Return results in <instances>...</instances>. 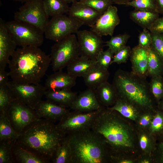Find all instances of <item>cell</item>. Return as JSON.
<instances>
[{
    "mask_svg": "<svg viewBox=\"0 0 163 163\" xmlns=\"http://www.w3.org/2000/svg\"><path fill=\"white\" fill-rule=\"evenodd\" d=\"M148 50V68L151 77L163 75V62L151 46Z\"/></svg>",
    "mask_w": 163,
    "mask_h": 163,
    "instance_id": "cell-28",
    "label": "cell"
},
{
    "mask_svg": "<svg viewBox=\"0 0 163 163\" xmlns=\"http://www.w3.org/2000/svg\"><path fill=\"white\" fill-rule=\"evenodd\" d=\"M151 46L163 62V34L151 32Z\"/></svg>",
    "mask_w": 163,
    "mask_h": 163,
    "instance_id": "cell-40",
    "label": "cell"
},
{
    "mask_svg": "<svg viewBox=\"0 0 163 163\" xmlns=\"http://www.w3.org/2000/svg\"><path fill=\"white\" fill-rule=\"evenodd\" d=\"M14 99L7 85L0 87V113L5 112Z\"/></svg>",
    "mask_w": 163,
    "mask_h": 163,
    "instance_id": "cell-36",
    "label": "cell"
},
{
    "mask_svg": "<svg viewBox=\"0 0 163 163\" xmlns=\"http://www.w3.org/2000/svg\"><path fill=\"white\" fill-rule=\"evenodd\" d=\"M103 107L97 97L95 89L88 88L77 95L70 108L72 110L88 112L98 110Z\"/></svg>",
    "mask_w": 163,
    "mask_h": 163,
    "instance_id": "cell-16",
    "label": "cell"
},
{
    "mask_svg": "<svg viewBox=\"0 0 163 163\" xmlns=\"http://www.w3.org/2000/svg\"><path fill=\"white\" fill-rule=\"evenodd\" d=\"M149 143V139L147 135L143 134L141 135L139 140V145L141 148L145 150L147 148Z\"/></svg>",
    "mask_w": 163,
    "mask_h": 163,
    "instance_id": "cell-45",
    "label": "cell"
},
{
    "mask_svg": "<svg viewBox=\"0 0 163 163\" xmlns=\"http://www.w3.org/2000/svg\"><path fill=\"white\" fill-rule=\"evenodd\" d=\"M118 113L103 107L97 114L91 129L101 135L111 149L117 154L133 146L131 133Z\"/></svg>",
    "mask_w": 163,
    "mask_h": 163,
    "instance_id": "cell-3",
    "label": "cell"
},
{
    "mask_svg": "<svg viewBox=\"0 0 163 163\" xmlns=\"http://www.w3.org/2000/svg\"><path fill=\"white\" fill-rule=\"evenodd\" d=\"M84 24L78 20L63 14L52 17L44 31L46 38L57 42L76 34Z\"/></svg>",
    "mask_w": 163,
    "mask_h": 163,
    "instance_id": "cell-8",
    "label": "cell"
},
{
    "mask_svg": "<svg viewBox=\"0 0 163 163\" xmlns=\"http://www.w3.org/2000/svg\"><path fill=\"white\" fill-rule=\"evenodd\" d=\"M158 109L163 111V97L158 103Z\"/></svg>",
    "mask_w": 163,
    "mask_h": 163,
    "instance_id": "cell-50",
    "label": "cell"
},
{
    "mask_svg": "<svg viewBox=\"0 0 163 163\" xmlns=\"http://www.w3.org/2000/svg\"><path fill=\"white\" fill-rule=\"evenodd\" d=\"M76 78L67 72L59 70L48 77L44 86L46 90L71 89L76 84Z\"/></svg>",
    "mask_w": 163,
    "mask_h": 163,
    "instance_id": "cell-20",
    "label": "cell"
},
{
    "mask_svg": "<svg viewBox=\"0 0 163 163\" xmlns=\"http://www.w3.org/2000/svg\"><path fill=\"white\" fill-rule=\"evenodd\" d=\"M43 3L49 17L63 14L68 12L69 7L63 0H43Z\"/></svg>",
    "mask_w": 163,
    "mask_h": 163,
    "instance_id": "cell-29",
    "label": "cell"
},
{
    "mask_svg": "<svg viewBox=\"0 0 163 163\" xmlns=\"http://www.w3.org/2000/svg\"><path fill=\"white\" fill-rule=\"evenodd\" d=\"M158 149L163 151V141L160 142L158 145Z\"/></svg>",
    "mask_w": 163,
    "mask_h": 163,
    "instance_id": "cell-51",
    "label": "cell"
},
{
    "mask_svg": "<svg viewBox=\"0 0 163 163\" xmlns=\"http://www.w3.org/2000/svg\"><path fill=\"white\" fill-rule=\"evenodd\" d=\"M14 20L34 25L44 32L49 21L43 0H30L24 3L14 13Z\"/></svg>",
    "mask_w": 163,
    "mask_h": 163,
    "instance_id": "cell-11",
    "label": "cell"
},
{
    "mask_svg": "<svg viewBox=\"0 0 163 163\" xmlns=\"http://www.w3.org/2000/svg\"><path fill=\"white\" fill-rule=\"evenodd\" d=\"M131 49L129 46H125L113 55L112 64H120L126 62L130 57Z\"/></svg>",
    "mask_w": 163,
    "mask_h": 163,
    "instance_id": "cell-41",
    "label": "cell"
},
{
    "mask_svg": "<svg viewBox=\"0 0 163 163\" xmlns=\"http://www.w3.org/2000/svg\"><path fill=\"white\" fill-rule=\"evenodd\" d=\"M76 34L80 56L96 60L98 54L103 50L102 37L91 30H78Z\"/></svg>",
    "mask_w": 163,
    "mask_h": 163,
    "instance_id": "cell-13",
    "label": "cell"
},
{
    "mask_svg": "<svg viewBox=\"0 0 163 163\" xmlns=\"http://www.w3.org/2000/svg\"><path fill=\"white\" fill-rule=\"evenodd\" d=\"M148 30L151 32L163 34V16L158 18Z\"/></svg>",
    "mask_w": 163,
    "mask_h": 163,
    "instance_id": "cell-43",
    "label": "cell"
},
{
    "mask_svg": "<svg viewBox=\"0 0 163 163\" xmlns=\"http://www.w3.org/2000/svg\"><path fill=\"white\" fill-rule=\"evenodd\" d=\"M71 89L46 90L45 95L47 100L67 108L70 107L77 96Z\"/></svg>",
    "mask_w": 163,
    "mask_h": 163,
    "instance_id": "cell-22",
    "label": "cell"
},
{
    "mask_svg": "<svg viewBox=\"0 0 163 163\" xmlns=\"http://www.w3.org/2000/svg\"><path fill=\"white\" fill-rule=\"evenodd\" d=\"M109 75L108 69L97 64L83 78L85 85L88 88L95 89L102 83L107 81Z\"/></svg>",
    "mask_w": 163,
    "mask_h": 163,
    "instance_id": "cell-24",
    "label": "cell"
},
{
    "mask_svg": "<svg viewBox=\"0 0 163 163\" xmlns=\"http://www.w3.org/2000/svg\"><path fill=\"white\" fill-rule=\"evenodd\" d=\"M5 24L17 46L39 47L43 43L44 32L34 25L14 19Z\"/></svg>",
    "mask_w": 163,
    "mask_h": 163,
    "instance_id": "cell-7",
    "label": "cell"
},
{
    "mask_svg": "<svg viewBox=\"0 0 163 163\" xmlns=\"http://www.w3.org/2000/svg\"><path fill=\"white\" fill-rule=\"evenodd\" d=\"M9 72H6L5 69H0V87L7 85L9 82Z\"/></svg>",
    "mask_w": 163,
    "mask_h": 163,
    "instance_id": "cell-44",
    "label": "cell"
},
{
    "mask_svg": "<svg viewBox=\"0 0 163 163\" xmlns=\"http://www.w3.org/2000/svg\"><path fill=\"white\" fill-rule=\"evenodd\" d=\"M159 17L156 11L135 9L130 14V18L134 22L143 28L148 29Z\"/></svg>",
    "mask_w": 163,
    "mask_h": 163,
    "instance_id": "cell-26",
    "label": "cell"
},
{
    "mask_svg": "<svg viewBox=\"0 0 163 163\" xmlns=\"http://www.w3.org/2000/svg\"><path fill=\"white\" fill-rule=\"evenodd\" d=\"M151 78L149 82L150 92L158 104L163 97V77L162 75H158Z\"/></svg>",
    "mask_w": 163,
    "mask_h": 163,
    "instance_id": "cell-32",
    "label": "cell"
},
{
    "mask_svg": "<svg viewBox=\"0 0 163 163\" xmlns=\"http://www.w3.org/2000/svg\"><path fill=\"white\" fill-rule=\"evenodd\" d=\"M16 140L0 141V163H12L14 162L12 155V149L13 145Z\"/></svg>",
    "mask_w": 163,
    "mask_h": 163,
    "instance_id": "cell-34",
    "label": "cell"
},
{
    "mask_svg": "<svg viewBox=\"0 0 163 163\" xmlns=\"http://www.w3.org/2000/svg\"><path fill=\"white\" fill-rule=\"evenodd\" d=\"M113 55L108 48L105 51H101L96 57L97 64L104 69H108L109 66L112 64Z\"/></svg>",
    "mask_w": 163,
    "mask_h": 163,
    "instance_id": "cell-39",
    "label": "cell"
},
{
    "mask_svg": "<svg viewBox=\"0 0 163 163\" xmlns=\"http://www.w3.org/2000/svg\"><path fill=\"white\" fill-rule=\"evenodd\" d=\"M142 163H149V161L146 160H144L142 161Z\"/></svg>",
    "mask_w": 163,
    "mask_h": 163,
    "instance_id": "cell-55",
    "label": "cell"
},
{
    "mask_svg": "<svg viewBox=\"0 0 163 163\" xmlns=\"http://www.w3.org/2000/svg\"><path fill=\"white\" fill-rule=\"evenodd\" d=\"M15 141L12 149L14 162L20 163H48L27 149L19 145Z\"/></svg>",
    "mask_w": 163,
    "mask_h": 163,
    "instance_id": "cell-27",
    "label": "cell"
},
{
    "mask_svg": "<svg viewBox=\"0 0 163 163\" xmlns=\"http://www.w3.org/2000/svg\"><path fill=\"white\" fill-rule=\"evenodd\" d=\"M68 15L90 27L93 25L101 14L92 8L78 1L72 3Z\"/></svg>",
    "mask_w": 163,
    "mask_h": 163,
    "instance_id": "cell-17",
    "label": "cell"
},
{
    "mask_svg": "<svg viewBox=\"0 0 163 163\" xmlns=\"http://www.w3.org/2000/svg\"><path fill=\"white\" fill-rule=\"evenodd\" d=\"M15 1H17L20 2L25 3L30 0H14Z\"/></svg>",
    "mask_w": 163,
    "mask_h": 163,
    "instance_id": "cell-54",
    "label": "cell"
},
{
    "mask_svg": "<svg viewBox=\"0 0 163 163\" xmlns=\"http://www.w3.org/2000/svg\"><path fill=\"white\" fill-rule=\"evenodd\" d=\"M51 65L54 72L62 70L80 56L76 35L72 34L56 42L51 47Z\"/></svg>",
    "mask_w": 163,
    "mask_h": 163,
    "instance_id": "cell-6",
    "label": "cell"
},
{
    "mask_svg": "<svg viewBox=\"0 0 163 163\" xmlns=\"http://www.w3.org/2000/svg\"><path fill=\"white\" fill-rule=\"evenodd\" d=\"M133 0H112L113 3L120 5H124L125 4Z\"/></svg>",
    "mask_w": 163,
    "mask_h": 163,
    "instance_id": "cell-49",
    "label": "cell"
},
{
    "mask_svg": "<svg viewBox=\"0 0 163 163\" xmlns=\"http://www.w3.org/2000/svg\"><path fill=\"white\" fill-rule=\"evenodd\" d=\"M150 130L152 133H163V111L159 109L156 112L150 123Z\"/></svg>",
    "mask_w": 163,
    "mask_h": 163,
    "instance_id": "cell-38",
    "label": "cell"
},
{
    "mask_svg": "<svg viewBox=\"0 0 163 163\" xmlns=\"http://www.w3.org/2000/svg\"><path fill=\"white\" fill-rule=\"evenodd\" d=\"M51 64L50 55L39 47L27 46L16 49L9 63L12 81L19 83L37 84Z\"/></svg>",
    "mask_w": 163,
    "mask_h": 163,
    "instance_id": "cell-2",
    "label": "cell"
},
{
    "mask_svg": "<svg viewBox=\"0 0 163 163\" xmlns=\"http://www.w3.org/2000/svg\"><path fill=\"white\" fill-rule=\"evenodd\" d=\"M152 43V37L151 32L148 29L143 28L138 37V44L140 46L148 49Z\"/></svg>",
    "mask_w": 163,
    "mask_h": 163,
    "instance_id": "cell-42",
    "label": "cell"
},
{
    "mask_svg": "<svg viewBox=\"0 0 163 163\" xmlns=\"http://www.w3.org/2000/svg\"><path fill=\"white\" fill-rule=\"evenodd\" d=\"M72 163H104L108 158L104 138L91 129L67 135Z\"/></svg>",
    "mask_w": 163,
    "mask_h": 163,
    "instance_id": "cell-4",
    "label": "cell"
},
{
    "mask_svg": "<svg viewBox=\"0 0 163 163\" xmlns=\"http://www.w3.org/2000/svg\"><path fill=\"white\" fill-rule=\"evenodd\" d=\"M7 86L14 99L24 103L35 109L42 100L46 91L44 86L40 83L25 84L9 81Z\"/></svg>",
    "mask_w": 163,
    "mask_h": 163,
    "instance_id": "cell-12",
    "label": "cell"
},
{
    "mask_svg": "<svg viewBox=\"0 0 163 163\" xmlns=\"http://www.w3.org/2000/svg\"><path fill=\"white\" fill-rule=\"evenodd\" d=\"M97 97L102 106L106 108L112 106L118 97L114 86L108 81L105 82L95 89Z\"/></svg>",
    "mask_w": 163,
    "mask_h": 163,
    "instance_id": "cell-21",
    "label": "cell"
},
{
    "mask_svg": "<svg viewBox=\"0 0 163 163\" xmlns=\"http://www.w3.org/2000/svg\"><path fill=\"white\" fill-rule=\"evenodd\" d=\"M124 5L132 7L136 10L157 11L154 0H133Z\"/></svg>",
    "mask_w": 163,
    "mask_h": 163,
    "instance_id": "cell-37",
    "label": "cell"
},
{
    "mask_svg": "<svg viewBox=\"0 0 163 163\" xmlns=\"http://www.w3.org/2000/svg\"><path fill=\"white\" fill-rule=\"evenodd\" d=\"M100 110L88 112L70 111L56 124V126L66 136L91 129Z\"/></svg>",
    "mask_w": 163,
    "mask_h": 163,
    "instance_id": "cell-9",
    "label": "cell"
},
{
    "mask_svg": "<svg viewBox=\"0 0 163 163\" xmlns=\"http://www.w3.org/2000/svg\"><path fill=\"white\" fill-rule=\"evenodd\" d=\"M156 11L159 14L163 16V0H154Z\"/></svg>",
    "mask_w": 163,
    "mask_h": 163,
    "instance_id": "cell-47",
    "label": "cell"
},
{
    "mask_svg": "<svg viewBox=\"0 0 163 163\" xmlns=\"http://www.w3.org/2000/svg\"><path fill=\"white\" fill-rule=\"evenodd\" d=\"M96 65V60L80 56L67 66V72L76 78L83 77Z\"/></svg>",
    "mask_w": 163,
    "mask_h": 163,
    "instance_id": "cell-23",
    "label": "cell"
},
{
    "mask_svg": "<svg viewBox=\"0 0 163 163\" xmlns=\"http://www.w3.org/2000/svg\"><path fill=\"white\" fill-rule=\"evenodd\" d=\"M78 2L89 6L101 14L113 3L112 0H80Z\"/></svg>",
    "mask_w": 163,
    "mask_h": 163,
    "instance_id": "cell-35",
    "label": "cell"
},
{
    "mask_svg": "<svg viewBox=\"0 0 163 163\" xmlns=\"http://www.w3.org/2000/svg\"><path fill=\"white\" fill-rule=\"evenodd\" d=\"M152 118L150 115L146 114L144 115L140 119L139 121L140 125L143 126H148L150 123Z\"/></svg>",
    "mask_w": 163,
    "mask_h": 163,
    "instance_id": "cell-46",
    "label": "cell"
},
{
    "mask_svg": "<svg viewBox=\"0 0 163 163\" xmlns=\"http://www.w3.org/2000/svg\"><path fill=\"white\" fill-rule=\"evenodd\" d=\"M5 113L13 128L19 135L29 125L40 119L35 110L15 99Z\"/></svg>",
    "mask_w": 163,
    "mask_h": 163,
    "instance_id": "cell-10",
    "label": "cell"
},
{
    "mask_svg": "<svg viewBox=\"0 0 163 163\" xmlns=\"http://www.w3.org/2000/svg\"><path fill=\"white\" fill-rule=\"evenodd\" d=\"M162 137H163V133L162 134Z\"/></svg>",
    "mask_w": 163,
    "mask_h": 163,
    "instance_id": "cell-56",
    "label": "cell"
},
{
    "mask_svg": "<svg viewBox=\"0 0 163 163\" xmlns=\"http://www.w3.org/2000/svg\"><path fill=\"white\" fill-rule=\"evenodd\" d=\"M0 115V141L16 140L19 135L13 128L5 113Z\"/></svg>",
    "mask_w": 163,
    "mask_h": 163,
    "instance_id": "cell-30",
    "label": "cell"
},
{
    "mask_svg": "<svg viewBox=\"0 0 163 163\" xmlns=\"http://www.w3.org/2000/svg\"><path fill=\"white\" fill-rule=\"evenodd\" d=\"M108 108L118 112L124 117L135 120L138 115L139 107L127 100L119 97L115 104Z\"/></svg>",
    "mask_w": 163,
    "mask_h": 163,
    "instance_id": "cell-25",
    "label": "cell"
},
{
    "mask_svg": "<svg viewBox=\"0 0 163 163\" xmlns=\"http://www.w3.org/2000/svg\"><path fill=\"white\" fill-rule=\"evenodd\" d=\"M118 162L120 163H132L133 162L131 160H124L120 161H119Z\"/></svg>",
    "mask_w": 163,
    "mask_h": 163,
    "instance_id": "cell-52",
    "label": "cell"
},
{
    "mask_svg": "<svg viewBox=\"0 0 163 163\" xmlns=\"http://www.w3.org/2000/svg\"><path fill=\"white\" fill-rule=\"evenodd\" d=\"M65 2H66V3H67L68 4V3H73L74 2H76L78 1V0H63Z\"/></svg>",
    "mask_w": 163,
    "mask_h": 163,
    "instance_id": "cell-53",
    "label": "cell"
},
{
    "mask_svg": "<svg viewBox=\"0 0 163 163\" xmlns=\"http://www.w3.org/2000/svg\"><path fill=\"white\" fill-rule=\"evenodd\" d=\"M146 78L131 71L119 69L116 72L112 84L119 97L127 100L140 109L153 110V97Z\"/></svg>",
    "mask_w": 163,
    "mask_h": 163,
    "instance_id": "cell-5",
    "label": "cell"
},
{
    "mask_svg": "<svg viewBox=\"0 0 163 163\" xmlns=\"http://www.w3.org/2000/svg\"><path fill=\"white\" fill-rule=\"evenodd\" d=\"M17 45L3 19L0 18V69H5Z\"/></svg>",
    "mask_w": 163,
    "mask_h": 163,
    "instance_id": "cell-15",
    "label": "cell"
},
{
    "mask_svg": "<svg viewBox=\"0 0 163 163\" xmlns=\"http://www.w3.org/2000/svg\"><path fill=\"white\" fill-rule=\"evenodd\" d=\"M66 136L54 123L40 119L21 133L15 142L49 163L52 162L57 148Z\"/></svg>",
    "mask_w": 163,
    "mask_h": 163,
    "instance_id": "cell-1",
    "label": "cell"
},
{
    "mask_svg": "<svg viewBox=\"0 0 163 163\" xmlns=\"http://www.w3.org/2000/svg\"><path fill=\"white\" fill-rule=\"evenodd\" d=\"M129 57L132 64L131 72L146 78L149 76L148 49L138 45L131 49Z\"/></svg>",
    "mask_w": 163,
    "mask_h": 163,
    "instance_id": "cell-19",
    "label": "cell"
},
{
    "mask_svg": "<svg viewBox=\"0 0 163 163\" xmlns=\"http://www.w3.org/2000/svg\"><path fill=\"white\" fill-rule=\"evenodd\" d=\"M156 160L158 162L163 163V151L158 149Z\"/></svg>",
    "mask_w": 163,
    "mask_h": 163,
    "instance_id": "cell-48",
    "label": "cell"
},
{
    "mask_svg": "<svg viewBox=\"0 0 163 163\" xmlns=\"http://www.w3.org/2000/svg\"><path fill=\"white\" fill-rule=\"evenodd\" d=\"M36 112L40 119L48 120L54 123L59 121L68 113L69 110L49 100H42L35 109Z\"/></svg>",
    "mask_w": 163,
    "mask_h": 163,
    "instance_id": "cell-18",
    "label": "cell"
},
{
    "mask_svg": "<svg viewBox=\"0 0 163 163\" xmlns=\"http://www.w3.org/2000/svg\"><path fill=\"white\" fill-rule=\"evenodd\" d=\"M120 22L117 8L112 5L90 27L91 30L101 37L108 35L112 37L115 28Z\"/></svg>",
    "mask_w": 163,
    "mask_h": 163,
    "instance_id": "cell-14",
    "label": "cell"
},
{
    "mask_svg": "<svg viewBox=\"0 0 163 163\" xmlns=\"http://www.w3.org/2000/svg\"><path fill=\"white\" fill-rule=\"evenodd\" d=\"M52 162L72 163L71 150L66 136L57 148Z\"/></svg>",
    "mask_w": 163,
    "mask_h": 163,
    "instance_id": "cell-31",
    "label": "cell"
},
{
    "mask_svg": "<svg viewBox=\"0 0 163 163\" xmlns=\"http://www.w3.org/2000/svg\"><path fill=\"white\" fill-rule=\"evenodd\" d=\"M130 37L129 35L126 34L112 36L109 40L105 42V46L108 47V48L114 55L119 50L126 46Z\"/></svg>",
    "mask_w": 163,
    "mask_h": 163,
    "instance_id": "cell-33",
    "label": "cell"
}]
</instances>
